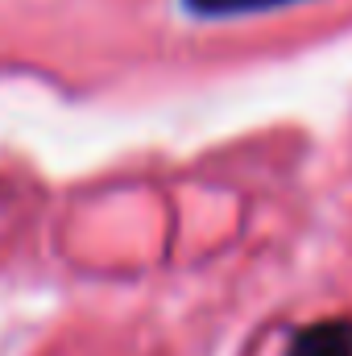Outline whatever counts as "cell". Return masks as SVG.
I'll return each mask as SVG.
<instances>
[{
	"label": "cell",
	"mask_w": 352,
	"mask_h": 356,
	"mask_svg": "<svg viewBox=\"0 0 352 356\" xmlns=\"http://www.w3.org/2000/svg\"><path fill=\"white\" fill-rule=\"evenodd\" d=\"M182 4L195 17H241V13L282 8V4H294V0H182Z\"/></svg>",
	"instance_id": "2"
},
{
	"label": "cell",
	"mask_w": 352,
	"mask_h": 356,
	"mask_svg": "<svg viewBox=\"0 0 352 356\" xmlns=\"http://www.w3.org/2000/svg\"><path fill=\"white\" fill-rule=\"evenodd\" d=\"M286 356H352V319H319L294 332Z\"/></svg>",
	"instance_id": "1"
}]
</instances>
